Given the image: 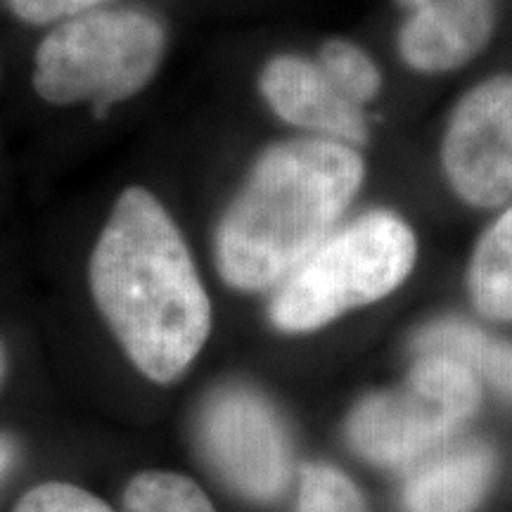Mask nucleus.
<instances>
[{
  "label": "nucleus",
  "instance_id": "nucleus-16",
  "mask_svg": "<svg viewBox=\"0 0 512 512\" xmlns=\"http://www.w3.org/2000/svg\"><path fill=\"white\" fill-rule=\"evenodd\" d=\"M15 512H114L105 501L81 486L64 482L38 484L19 498Z\"/></svg>",
  "mask_w": 512,
  "mask_h": 512
},
{
  "label": "nucleus",
  "instance_id": "nucleus-1",
  "mask_svg": "<svg viewBox=\"0 0 512 512\" xmlns=\"http://www.w3.org/2000/svg\"><path fill=\"white\" fill-rule=\"evenodd\" d=\"M91 292L121 349L145 377L169 384L211 332V302L181 230L150 190L119 195L91 254Z\"/></svg>",
  "mask_w": 512,
  "mask_h": 512
},
{
  "label": "nucleus",
  "instance_id": "nucleus-6",
  "mask_svg": "<svg viewBox=\"0 0 512 512\" xmlns=\"http://www.w3.org/2000/svg\"><path fill=\"white\" fill-rule=\"evenodd\" d=\"M197 439L211 470L247 501H278L292 482L285 422L273 403L247 384H226L207 396Z\"/></svg>",
  "mask_w": 512,
  "mask_h": 512
},
{
  "label": "nucleus",
  "instance_id": "nucleus-19",
  "mask_svg": "<svg viewBox=\"0 0 512 512\" xmlns=\"http://www.w3.org/2000/svg\"><path fill=\"white\" fill-rule=\"evenodd\" d=\"M5 368H8V361H5V349L3 344H0V382H3L5 377Z\"/></svg>",
  "mask_w": 512,
  "mask_h": 512
},
{
  "label": "nucleus",
  "instance_id": "nucleus-18",
  "mask_svg": "<svg viewBox=\"0 0 512 512\" xmlns=\"http://www.w3.org/2000/svg\"><path fill=\"white\" fill-rule=\"evenodd\" d=\"M15 460H17V444L8 437V434H0V482H3L5 475L12 470Z\"/></svg>",
  "mask_w": 512,
  "mask_h": 512
},
{
  "label": "nucleus",
  "instance_id": "nucleus-11",
  "mask_svg": "<svg viewBox=\"0 0 512 512\" xmlns=\"http://www.w3.org/2000/svg\"><path fill=\"white\" fill-rule=\"evenodd\" d=\"M415 356H444L512 399V344L463 318H439L413 337Z\"/></svg>",
  "mask_w": 512,
  "mask_h": 512
},
{
  "label": "nucleus",
  "instance_id": "nucleus-15",
  "mask_svg": "<svg viewBox=\"0 0 512 512\" xmlns=\"http://www.w3.org/2000/svg\"><path fill=\"white\" fill-rule=\"evenodd\" d=\"M294 512H370L358 486L337 467L306 463L299 470Z\"/></svg>",
  "mask_w": 512,
  "mask_h": 512
},
{
  "label": "nucleus",
  "instance_id": "nucleus-8",
  "mask_svg": "<svg viewBox=\"0 0 512 512\" xmlns=\"http://www.w3.org/2000/svg\"><path fill=\"white\" fill-rule=\"evenodd\" d=\"M396 5L406 10L399 53L422 74L465 67L496 31L498 0H396Z\"/></svg>",
  "mask_w": 512,
  "mask_h": 512
},
{
  "label": "nucleus",
  "instance_id": "nucleus-7",
  "mask_svg": "<svg viewBox=\"0 0 512 512\" xmlns=\"http://www.w3.org/2000/svg\"><path fill=\"white\" fill-rule=\"evenodd\" d=\"M441 166L460 200L494 209L512 197V76H491L456 102Z\"/></svg>",
  "mask_w": 512,
  "mask_h": 512
},
{
  "label": "nucleus",
  "instance_id": "nucleus-13",
  "mask_svg": "<svg viewBox=\"0 0 512 512\" xmlns=\"http://www.w3.org/2000/svg\"><path fill=\"white\" fill-rule=\"evenodd\" d=\"M126 512H216L190 477L169 470L140 472L124 491Z\"/></svg>",
  "mask_w": 512,
  "mask_h": 512
},
{
  "label": "nucleus",
  "instance_id": "nucleus-12",
  "mask_svg": "<svg viewBox=\"0 0 512 512\" xmlns=\"http://www.w3.org/2000/svg\"><path fill=\"white\" fill-rule=\"evenodd\" d=\"M467 292L482 316L512 320V207L479 238L467 266Z\"/></svg>",
  "mask_w": 512,
  "mask_h": 512
},
{
  "label": "nucleus",
  "instance_id": "nucleus-5",
  "mask_svg": "<svg viewBox=\"0 0 512 512\" xmlns=\"http://www.w3.org/2000/svg\"><path fill=\"white\" fill-rule=\"evenodd\" d=\"M482 401L479 380L444 356H418L406 380L370 394L351 411L347 439L368 463L406 467L456 437Z\"/></svg>",
  "mask_w": 512,
  "mask_h": 512
},
{
  "label": "nucleus",
  "instance_id": "nucleus-10",
  "mask_svg": "<svg viewBox=\"0 0 512 512\" xmlns=\"http://www.w3.org/2000/svg\"><path fill=\"white\" fill-rule=\"evenodd\" d=\"M494 472V448L484 441H467L420 460L403 482V512H475Z\"/></svg>",
  "mask_w": 512,
  "mask_h": 512
},
{
  "label": "nucleus",
  "instance_id": "nucleus-3",
  "mask_svg": "<svg viewBox=\"0 0 512 512\" xmlns=\"http://www.w3.org/2000/svg\"><path fill=\"white\" fill-rule=\"evenodd\" d=\"M418 259V240L394 211H366L332 230L280 283L271 323L280 332H313L344 313L375 304L403 285Z\"/></svg>",
  "mask_w": 512,
  "mask_h": 512
},
{
  "label": "nucleus",
  "instance_id": "nucleus-14",
  "mask_svg": "<svg viewBox=\"0 0 512 512\" xmlns=\"http://www.w3.org/2000/svg\"><path fill=\"white\" fill-rule=\"evenodd\" d=\"M316 60L325 69V74L335 81L339 91L347 95L354 105L363 107L380 93V67L356 43L344 41V38H330L320 46Z\"/></svg>",
  "mask_w": 512,
  "mask_h": 512
},
{
  "label": "nucleus",
  "instance_id": "nucleus-4",
  "mask_svg": "<svg viewBox=\"0 0 512 512\" xmlns=\"http://www.w3.org/2000/svg\"><path fill=\"white\" fill-rule=\"evenodd\" d=\"M166 31L150 12L98 8L62 19L36 50V93L50 105L110 107L143 91L164 60Z\"/></svg>",
  "mask_w": 512,
  "mask_h": 512
},
{
  "label": "nucleus",
  "instance_id": "nucleus-9",
  "mask_svg": "<svg viewBox=\"0 0 512 512\" xmlns=\"http://www.w3.org/2000/svg\"><path fill=\"white\" fill-rule=\"evenodd\" d=\"M259 91L287 124L354 147L368 145L370 131L363 107L339 91L318 60L302 55L273 57L261 69Z\"/></svg>",
  "mask_w": 512,
  "mask_h": 512
},
{
  "label": "nucleus",
  "instance_id": "nucleus-2",
  "mask_svg": "<svg viewBox=\"0 0 512 512\" xmlns=\"http://www.w3.org/2000/svg\"><path fill=\"white\" fill-rule=\"evenodd\" d=\"M366 178L354 145L275 143L256 159L216 228V268L242 292L271 290L335 230Z\"/></svg>",
  "mask_w": 512,
  "mask_h": 512
},
{
  "label": "nucleus",
  "instance_id": "nucleus-17",
  "mask_svg": "<svg viewBox=\"0 0 512 512\" xmlns=\"http://www.w3.org/2000/svg\"><path fill=\"white\" fill-rule=\"evenodd\" d=\"M114 0H10V8L27 24H50L57 19H69L83 12L107 8Z\"/></svg>",
  "mask_w": 512,
  "mask_h": 512
}]
</instances>
